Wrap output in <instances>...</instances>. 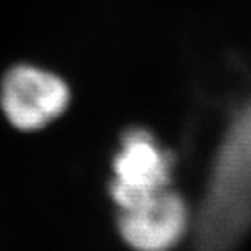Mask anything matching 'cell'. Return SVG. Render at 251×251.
<instances>
[{"label":"cell","mask_w":251,"mask_h":251,"mask_svg":"<svg viewBox=\"0 0 251 251\" xmlns=\"http://www.w3.org/2000/svg\"><path fill=\"white\" fill-rule=\"evenodd\" d=\"M186 225L183 199L167 189L124 207L119 215L121 235L137 251H168L181 240Z\"/></svg>","instance_id":"277c9868"},{"label":"cell","mask_w":251,"mask_h":251,"mask_svg":"<svg viewBox=\"0 0 251 251\" xmlns=\"http://www.w3.org/2000/svg\"><path fill=\"white\" fill-rule=\"evenodd\" d=\"M116 178L111 194L121 209L167 189L172 173V155L163 152L144 129H130L123 137V150L114 160Z\"/></svg>","instance_id":"3957f363"},{"label":"cell","mask_w":251,"mask_h":251,"mask_svg":"<svg viewBox=\"0 0 251 251\" xmlns=\"http://www.w3.org/2000/svg\"><path fill=\"white\" fill-rule=\"evenodd\" d=\"M251 219V103L228 129L214 167L204 212L207 251H225Z\"/></svg>","instance_id":"6da1fadb"},{"label":"cell","mask_w":251,"mask_h":251,"mask_svg":"<svg viewBox=\"0 0 251 251\" xmlns=\"http://www.w3.org/2000/svg\"><path fill=\"white\" fill-rule=\"evenodd\" d=\"M0 101L5 116L15 127L34 130L64 113L69 103V88L51 72L18 65L5 75Z\"/></svg>","instance_id":"7a4b0ae2"}]
</instances>
